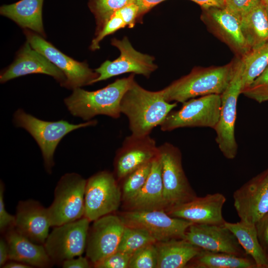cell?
I'll return each mask as SVG.
<instances>
[{
  "instance_id": "1",
  "label": "cell",
  "mask_w": 268,
  "mask_h": 268,
  "mask_svg": "<svg viewBox=\"0 0 268 268\" xmlns=\"http://www.w3.org/2000/svg\"><path fill=\"white\" fill-rule=\"evenodd\" d=\"M177 106V102L166 101L161 90H147L134 81L123 96L121 102V114L128 119L132 135L142 137L162 123Z\"/></svg>"
},
{
  "instance_id": "2",
  "label": "cell",
  "mask_w": 268,
  "mask_h": 268,
  "mask_svg": "<svg viewBox=\"0 0 268 268\" xmlns=\"http://www.w3.org/2000/svg\"><path fill=\"white\" fill-rule=\"evenodd\" d=\"M134 74L131 73L127 77L117 79L95 91L75 88L72 93L65 99V104L71 114L85 121L99 115L118 119L121 114L122 99L135 81Z\"/></svg>"
},
{
  "instance_id": "3",
  "label": "cell",
  "mask_w": 268,
  "mask_h": 268,
  "mask_svg": "<svg viewBox=\"0 0 268 268\" xmlns=\"http://www.w3.org/2000/svg\"><path fill=\"white\" fill-rule=\"evenodd\" d=\"M235 62L219 67H197L161 90L169 102L184 103L198 96L221 94L234 72Z\"/></svg>"
},
{
  "instance_id": "4",
  "label": "cell",
  "mask_w": 268,
  "mask_h": 268,
  "mask_svg": "<svg viewBox=\"0 0 268 268\" xmlns=\"http://www.w3.org/2000/svg\"><path fill=\"white\" fill-rule=\"evenodd\" d=\"M15 126L26 130L35 140L42 152L46 170L50 173L54 165V155L61 140L75 130L97 124L96 120L73 124L65 120L50 122L39 119L19 109L13 115Z\"/></svg>"
},
{
  "instance_id": "5",
  "label": "cell",
  "mask_w": 268,
  "mask_h": 268,
  "mask_svg": "<svg viewBox=\"0 0 268 268\" xmlns=\"http://www.w3.org/2000/svg\"><path fill=\"white\" fill-rule=\"evenodd\" d=\"M243 64L241 58L235 62L232 77L225 90L220 94L221 109L218 121L214 129L215 140L224 156L235 158L238 144L235 136V124L238 97L241 94Z\"/></svg>"
},
{
  "instance_id": "6",
  "label": "cell",
  "mask_w": 268,
  "mask_h": 268,
  "mask_svg": "<svg viewBox=\"0 0 268 268\" xmlns=\"http://www.w3.org/2000/svg\"><path fill=\"white\" fill-rule=\"evenodd\" d=\"M86 182L75 173H67L61 178L55 189L54 201L47 208L51 226H58L84 216Z\"/></svg>"
},
{
  "instance_id": "7",
  "label": "cell",
  "mask_w": 268,
  "mask_h": 268,
  "mask_svg": "<svg viewBox=\"0 0 268 268\" xmlns=\"http://www.w3.org/2000/svg\"><path fill=\"white\" fill-rule=\"evenodd\" d=\"M162 166L165 210L190 201L197 196L184 171L182 154L169 142L158 146Z\"/></svg>"
},
{
  "instance_id": "8",
  "label": "cell",
  "mask_w": 268,
  "mask_h": 268,
  "mask_svg": "<svg viewBox=\"0 0 268 268\" xmlns=\"http://www.w3.org/2000/svg\"><path fill=\"white\" fill-rule=\"evenodd\" d=\"M220 94H212L192 98L183 103L177 111H171L160 125L168 132L184 127H208L214 129L221 109Z\"/></svg>"
},
{
  "instance_id": "9",
  "label": "cell",
  "mask_w": 268,
  "mask_h": 268,
  "mask_svg": "<svg viewBox=\"0 0 268 268\" xmlns=\"http://www.w3.org/2000/svg\"><path fill=\"white\" fill-rule=\"evenodd\" d=\"M126 226L147 231L156 242L184 239L194 223L170 216L164 209L131 210L121 214Z\"/></svg>"
},
{
  "instance_id": "10",
  "label": "cell",
  "mask_w": 268,
  "mask_h": 268,
  "mask_svg": "<svg viewBox=\"0 0 268 268\" xmlns=\"http://www.w3.org/2000/svg\"><path fill=\"white\" fill-rule=\"evenodd\" d=\"M27 41L35 50L46 57L60 69L66 77L64 87L74 89L92 84L98 74L85 62H79L69 57L47 41L44 37L28 29L24 30Z\"/></svg>"
},
{
  "instance_id": "11",
  "label": "cell",
  "mask_w": 268,
  "mask_h": 268,
  "mask_svg": "<svg viewBox=\"0 0 268 268\" xmlns=\"http://www.w3.org/2000/svg\"><path fill=\"white\" fill-rule=\"evenodd\" d=\"M90 221L85 216L55 227L44 244L53 262L81 256L86 249Z\"/></svg>"
},
{
  "instance_id": "12",
  "label": "cell",
  "mask_w": 268,
  "mask_h": 268,
  "mask_svg": "<svg viewBox=\"0 0 268 268\" xmlns=\"http://www.w3.org/2000/svg\"><path fill=\"white\" fill-rule=\"evenodd\" d=\"M121 192L113 175L100 172L86 182L84 194V215L90 221L118 209Z\"/></svg>"
},
{
  "instance_id": "13",
  "label": "cell",
  "mask_w": 268,
  "mask_h": 268,
  "mask_svg": "<svg viewBox=\"0 0 268 268\" xmlns=\"http://www.w3.org/2000/svg\"><path fill=\"white\" fill-rule=\"evenodd\" d=\"M111 44L120 52V56L113 61H106L94 70L98 77L92 84L125 73L142 75L149 77L157 68L154 58L136 50L126 37L122 40L113 38Z\"/></svg>"
},
{
  "instance_id": "14",
  "label": "cell",
  "mask_w": 268,
  "mask_h": 268,
  "mask_svg": "<svg viewBox=\"0 0 268 268\" xmlns=\"http://www.w3.org/2000/svg\"><path fill=\"white\" fill-rule=\"evenodd\" d=\"M233 197L240 220L255 224L268 212V169L236 190Z\"/></svg>"
},
{
  "instance_id": "15",
  "label": "cell",
  "mask_w": 268,
  "mask_h": 268,
  "mask_svg": "<svg viewBox=\"0 0 268 268\" xmlns=\"http://www.w3.org/2000/svg\"><path fill=\"white\" fill-rule=\"evenodd\" d=\"M125 225L120 217L109 214L95 220L88 231L86 253L94 264L118 250Z\"/></svg>"
},
{
  "instance_id": "16",
  "label": "cell",
  "mask_w": 268,
  "mask_h": 268,
  "mask_svg": "<svg viewBox=\"0 0 268 268\" xmlns=\"http://www.w3.org/2000/svg\"><path fill=\"white\" fill-rule=\"evenodd\" d=\"M184 239L203 250L249 256L234 234L224 224L194 223L188 229Z\"/></svg>"
},
{
  "instance_id": "17",
  "label": "cell",
  "mask_w": 268,
  "mask_h": 268,
  "mask_svg": "<svg viewBox=\"0 0 268 268\" xmlns=\"http://www.w3.org/2000/svg\"><path fill=\"white\" fill-rule=\"evenodd\" d=\"M224 196L217 193L203 197H197L188 202L174 206L166 212L171 216L188 220L196 224L223 225L222 208Z\"/></svg>"
},
{
  "instance_id": "18",
  "label": "cell",
  "mask_w": 268,
  "mask_h": 268,
  "mask_svg": "<svg viewBox=\"0 0 268 268\" xmlns=\"http://www.w3.org/2000/svg\"><path fill=\"white\" fill-rule=\"evenodd\" d=\"M32 73L50 75L62 86H64L66 81L64 72L26 41L12 64L1 72L0 81L4 83L17 77Z\"/></svg>"
},
{
  "instance_id": "19",
  "label": "cell",
  "mask_w": 268,
  "mask_h": 268,
  "mask_svg": "<svg viewBox=\"0 0 268 268\" xmlns=\"http://www.w3.org/2000/svg\"><path fill=\"white\" fill-rule=\"evenodd\" d=\"M159 152L155 140L149 135L126 137L118 149L115 159L117 177L125 178L143 164L152 161Z\"/></svg>"
},
{
  "instance_id": "20",
  "label": "cell",
  "mask_w": 268,
  "mask_h": 268,
  "mask_svg": "<svg viewBox=\"0 0 268 268\" xmlns=\"http://www.w3.org/2000/svg\"><path fill=\"white\" fill-rule=\"evenodd\" d=\"M202 20L221 40L241 57L250 50L243 34L239 19L224 8L204 9Z\"/></svg>"
},
{
  "instance_id": "21",
  "label": "cell",
  "mask_w": 268,
  "mask_h": 268,
  "mask_svg": "<svg viewBox=\"0 0 268 268\" xmlns=\"http://www.w3.org/2000/svg\"><path fill=\"white\" fill-rule=\"evenodd\" d=\"M51 226L47 208L33 200L18 202L14 227L20 234L35 243L44 245Z\"/></svg>"
},
{
  "instance_id": "22",
  "label": "cell",
  "mask_w": 268,
  "mask_h": 268,
  "mask_svg": "<svg viewBox=\"0 0 268 268\" xmlns=\"http://www.w3.org/2000/svg\"><path fill=\"white\" fill-rule=\"evenodd\" d=\"M5 241L8 247L9 260L39 268L49 267L53 262L44 245L32 242L18 232L14 227L7 230Z\"/></svg>"
},
{
  "instance_id": "23",
  "label": "cell",
  "mask_w": 268,
  "mask_h": 268,
  "mask_svg": "<svg viewBox=\"0 0 268 268\" xmlns=\"http://www.w3.org/2000/svg\"><path fill=\"white\" fill-rule=\"evenodd\" d=\"M127 202L132 210H165L159 152L152 161L151 171L144 186L134 197Z\"/></svg>"
},
{
  "instance_id": "24",
  "label": "cell",
  "mask_w": 268,
  "mask_h": 268,
  "mask_svg": "<svg viewBox=\"0 0 268 268\" xmlns=\"http://www.w3.org/2000/svg\"><path fill=\"white\" fill-rule=\"evenodd\" d=\"M43 1L44 0H20L1 6L0 13L20 27L32 30L44 38L46 35L42 21Z\"/></svg>"
},
{
  "instance_id": "25",
  "label": "cell",
  "mask_w": 268,
  "mask_h": 268,
  "mask_svg": "<svg viewBox=\"0 0 268 268\" xmlns=\"http://www.w3.org/2000/svg\"><path fill=\"white\" fill-rule=\"evenodd\" d=\"M155 245L156 268H186L188 263L202 249L184 239L156 242Z\"/></svg>"
},
{
  "instance_id": "26",
  "label": "cell",
  "mask_w": 268,
  "mask_h": 268,
  "mask_svg": "<svg viewBox=\"0 0 268 268\" xmlns=\"http://www.w3.org/2000/svg\"><path fill=\"white\" fill-rule=\"evenodd\" d=\"M224 225L234 234L246 254L255 261L257 268H268V257L259 242L255 224L240 220L236 223L225 221Z\"/></svg>"
},
{
  "instance_id": "27",
  "label": "cell",
  "mask_w": 268,
  "mask_h": 268,
  "mask_svg": "<svg viewBox=\"0 0 268 268\" xmlns=\"http://www.w3.org/2000/svg\"><path fill=\"white\" fill-rule=\"evenodd\" d=\"M244 38L250 48L268 41V13L261 2L240 20Z\"/></svg>"
},
{
  "instance_id": "28",
  "label": "cell",
  "mask_w": 268,
  "mask_h": 268,
  "mask_svg": "<svg viewBox=\"0 0 268 268\" xmlns=\"http://www.w3.org/2000/svg\"><path fill=\"white\" fill-rule=\"evenodd\" d=\"M195 268H257L250 256L241 257L201 249L187 264Z\"/></svg>"
},
{
  "instance_id": "29",
  "label": "cell",
  "mask_w": 268,
  "mask_h": 268,
  "mask_svg": "<svg viewBox=\"0 0 268 268\" xmlns=\"http://www.w3.org/2000/svg\"><path fill=\"white\" fill-rule=\"evenodd\" d=\"M241 60L243 64L242 92L268 66V41L258 47L251 49L241 57Z\"/></svg>"
},
{
  "instance_id": "30",
  "label": "cell",
  "mask_w": 268,
  "mask_h": 268,
  "mask_svg": "<svg viewBox=\"0 0 268 268\" xmlns=\"http://www.w3.org/2000/svg\"><path fill=\"white\" fill-rule=\"evenodd\" d=\"M156 242V240L146 230L125 225L117 251L133 254L144 246Z\"/></svg>"
},
{
  "instance_id": "31",
  "label": "cell",
  "mask_w": 268,
  "mask_h": 268,
  "mask_svg": "<svg viewBox=\"0 0 268 268\" xmlns=\"http://www.w3.org/2000/svg\"><path fill=\"white\" fill-rule=\"evenodd\" d=\"M134 1L135 0H89L88 7L96 19V33L115 12Z\"/></svg>"
},
{
  "instance_id": "32",
  "label": "cell",
  "mask_w": 268,
  "mask_h": 268,
  "mask_svg": "<svg viewBox=\"0 0 268 268\" xmlns=\"http://www.w3.org/2000/svg\"><path fill=\"white\" fill-rule=\"evenodd\" d=\"M152 160L143 164L125 178L123 198L127 201L134 197L144 186L151 171Z\"/></svg>"
},
{
  "instance_id": "33",
  "label": "cell",
  "mask_w": 268,
  "mask_h": 268,
  "mask_svg": "<svg viewBox=\"0 0 268 268\" xmlns=\"http://www.w3.org/2000/svg\"><path fill=\"white\" fill-rule=\"evenodd\" d=\"M155 243L144 246L134 252L131 258L128 268H156L157 257Z\"/></svg>"
},
{
  "instance_id": "34",
  "label": "cell",
  "mask_w": 268,
  "mask_h": 268,
  "mask_svg": "<svg viewBox=\"0 0 268 268\" xmlns=\"http://www.w3.org/2000/svg\"><path fill=\"white\" fill-rule=\"evenodd\" d=\"M241 94L259 103L268 101V66Z\"/></svg>"
},
{
  "instance_id": "35",
  "label": "cell",
  "mask_w": 268,
  "mask_h": 268,
  "mask_svg": "<svg viewBox=\"0 0 268 268\" xmlns=\"http://www.w3.org/2000/svg\"><path fill=\"white\" fill-rule=\"evenodd\" d=\"M126 26L118 11L115 12L107 21L100 30L96 33L92 40L90 49L95 51L99 49L100 42L107 35Z\"/></svg>"
},
{
  "instance_id": "36",
  "label": "cell",
  "mask_w": 268,
  "mask_h": 268,
  "mask_svg": "<svg viewBox=\"0 0 268 268\" xmlns=\"http://www.w3.org/2000/svg\"><path fill=\"white\" fill-rule=\"evenodd\" d=\"M132 255L117 251L94 266L96 268H128Z\"/></svg>"
},
{
  "instance_id": "37",
  "label": "cell",
  "mask_w": 268,
  "mask_h": 268,
  "mask_svg": "<svg viewBox=\"0 0 268 268\" xmlns=\"http://www.w3.org/2000/svg\"><path fill=\"white\" fill-rule=\"evenodd\" d=\"M261 2V0H225V8L239 20Z\"/></svg>"
},
{
  "instance_id": "38",
  "label": "cell",
  "mask_w": 268,
  "mask_h": 268,
  "mask_svg": "<svg viewBox=\"0 0 268 268\" xmlns=\"http://www.w3.org/2000/svg\"><path fill=\"white\" fill-rule=\"evenodd\" d=\"M4 187L1 182L0 185V230L3 232L14 227L15 216L8 213L4 206L3 201Z\"/></svg>"
},
{
  "instance_id": "39",
  "label": "cell",
  "mask_w": 268,
  "mask_h": 268,
  "mask_svg": "<svg viewBox=\"0 0 268 268\" xmlns=\"http://www.w3.org/2000/svg\"><path fill=\"white\" fill-rule=\"evenodd\" d=\"M258 240L268 257V212L255 224Z\"/></svg>"
},
{
  "instance_id": "40",
  "label": "cell",
  "mask_w": 268,
  "mask_h": 268,
  "mask_svg": "<svg viewBox=\"0 0 268 268\" xmlns=\"http://www.w3.org/2000/svg\"><path fill=\"white\" fill-rule=\"evenodd\" d=\"M123 20L129 27H133L136 19L138 16V7L134 2L128 4L118 11Z\"/></svg>"
},
{
  "instance_id": "41",
  "label": "cell",
  "mask_w": 268,
  "mask_h": 268,
  "mask_svg": "<svg viewBox=\"0 0 268 268\" xmlns=\"http://www.w3.org/2000/svg\"><path fill=\"white\" fill-rule=\"evenodd\" d=\"M64 268H88L90 264L88 259L81 256L77 258H71L65 260L62 262Z\"/></svg>"
},
{
  "instance_id": "42",
  "label": "cell",
  "mask_w": 268,
  "mask_h": 268,
  "mask_svg": "<svg viewBox=\"0 0 268 268\" xmlns=\"http://www.w3.org/2000/svg\"><path fill=\"white\" fill-rule=\"evenodd\" d=\"M164 0H135L134 2L138 7V16Z\"/></svg>"
},
{
  "instance_id": "43",
  "label": "cell",
  "mask_w": 268,
  "mask_h": 268,
  "mask_svg": "<svg viewBox=\"0 0 268 268\" xmlns=\"http://www.w3.org/2000/svg\"><path fill=\"white\" fill-rule=\"evenodd\" d=\"M201 5L203 9L212 7L224 8L225 0H191Z\"/></svg>"
},
{
  "instance_id": "44",
  "label": "cell",
  "mask_w": 268,
  "mask_h": 268,
  "mask_svg": "<svg viewBox=\"0 0 268 268\" xmlns=\"http://www.w3.org/2000/svg\"><path fill=\"white\" fill-rule=\"evenodd\" d=\"M8 247L7 244L3 239L0 240V266L2 267L9 260Z\"/></svg>"
},
{
  "instance_id": "45",
  "label": "cell",
  "mask_w": 268,
  "mask_h": 268,
  "mask_svg": "<svg viewBox=\"0 0 268 268\" xmlns=\"http://www.w3.org/2000/svg\"><path fill=\"white\" fill-rule=\"evenodd\" d=\"M31 266L27 264L16 261L10 260L9 262H6L5 265L2 267L4 268H30Z\"/></svg>"
},
{
  "instance_id": "46",
  "label": "cell",
  "mask_w": 268,
  "mask_h": 268,
  "mask_svg": "<svg viewBox=\"0 0 268 268\" xmlns=\"http://www.w3.org/2000/svg\"><path fill=\"white\" fill-rule=\"evenodd\" d=\"M261 2L265 6L268 13V0H261Z\"/></svg>"
}]
</instances>
